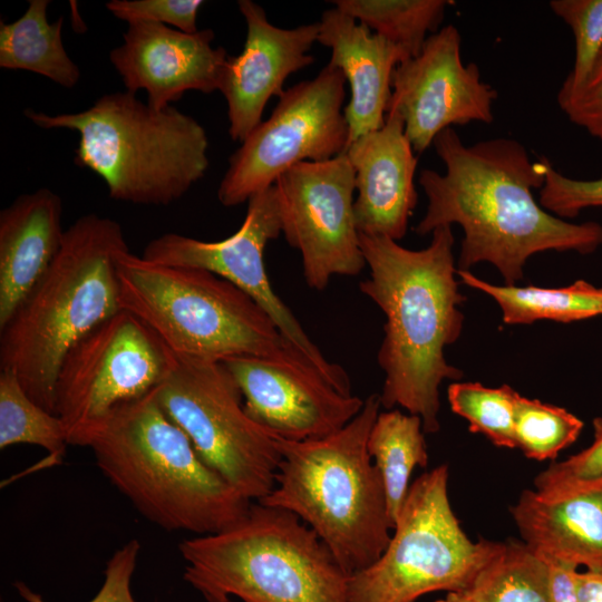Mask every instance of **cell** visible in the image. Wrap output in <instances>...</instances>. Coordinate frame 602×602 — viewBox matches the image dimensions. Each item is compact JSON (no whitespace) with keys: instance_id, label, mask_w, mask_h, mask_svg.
I'll return each instance as SVG.
<instances>
[{"instance_id":"30","label":"cell","mask_w":602,"mask_h":602,"mask_svg":"<svg viewBox=\"0 0 602 602\" xmlns=\"http://www.w3.org/2000/svg\"><path fill=\"white\" fill-rule=\"evenodd\" d=\"M583 421L564 408L518 396L515 414L516 448L531 459H554L576 441Z\"/></svg>"},{"instance_id":"20","label":"cell","mask_w":602,"mask_h":602,"mask_svg":"<svg viewBox=\"0 0 602 602\" xmlns=\"http://www.w3.org/2000/svg\"><path fill=\"white\" fill-rule=\"evenodd\" d=\"M355 171L353 211L359 233L401 240L418 202V158L405 134L402 118L388 111L383 126L347 147Z\"/></svg>"},{"instance_id":"15","label":"cell","mask_w":602,"mask_h":602,"mask_svg":"<svg viewBox=\"0 0 602 602\" xmlns=\"http://www.w3.org/2000/svg\"><path fill=\"white\" fill-rule=\"evenodd\" d=\"M496 98L478 66L463 62L459 30L446 25L427 38L417 56L395 68L387 113L402 118L415 153H423L453 125L491 124Z\"/></svg>"},{"instance_id":"12","label":"cell","mask_w":602,"mask_h":602,"mask_svg":"<svg viewBox=\"0 0 602 602\" xmlns=\"http://www.w3.org/2000/svg\"><path fill=\"white\" fill-rule=\"evenodd\" d=\"M346 84L341 70L327 64L312 79L285 89L270 117L229 158L217 188L220 203L243 204L294 165L346 153Z\"/></svg>"},{"instance_id":"17","label":"cell","mask_w":602,"mask_h":602,"mask_svg":"<svg viewBox=\"0 0 602 602\" xmlns=\"http://www.w3.org/2000/svg\"><path fill=\"white\" fill-rule=\"evenodd\" d=\"M214 31L187 33L151 22L129 23L123 43L109 52V60L126 90L147 93V104L162 110L186 91L212 94L220 90L230 55L214 47Z\"/></svg>"},{"instance_id":"31","label":"cell","mask_w":602,"mask_h":602,"mask_svg":"<svg viewBox=\"0 0 602 602\" xmlns=\"http://www.w3.org/2000/svg\"><path fill=\"white\" fill-rule=\"evenodd\" d=\"M551 10L574 36V62L559 91L579 89L589 78L602 51V0H552Z\"/></svg>"},{"instance_id":"9","label":"cell","mask_w":602,"mask_h":602,"mask_svg":"<svg viewBox=\"0 0 602 602\" xmlns=\"http://www.w3.org/2000/svg\"><path fill=\"white\" fill-rule=\"evenodd\" d=\"M448 465L409 487L381 556L349 579L350 602H415L438 591L466 592L503 542H473L448 496Z\"/></svg>"},{"instance_id":"3","label":"cell","mask_w":602,"mask_h":602,"mask_svg":"<svg viewBox=\"0 0 602 602\" xmlns=\"http://www.w3.org/2000/svg\"><path fill=\"white\" fill-rule=\"evenodd\" d=\"M126 250L117 221L95 213L79 217L65 231L49 269L0 327V369L13 371L31 399L52 414L66 355L122 309L117 258Z\"/></svg>"},{"instance_id":"36","label":"cell","mask_w":602,"mask_h":602,"mask_svg":"<svg viewBox=\"0 0 602 602\" xmlns=\"http://www.w3.org/2000/svg\"><path fill=\"white\" fill-rule=\"evenodd\" d=\"M594 439L585 449L561 463H552L543 475L551 477L591 478L602 475V417L593 419Z\"/></svg>"},{"instance_id":"33","label":"cell","mask_w":602,"mask_h":602,"mask_svg":"<svg viewBox=\"0 0 602 602\" xmlns=\"http://www.w3.org/2000/svg\"><path fill=\"white\" fill-rule=\"evenodd\" d=\"M202 0H111L107 10L127 25L151 22L165 25L177 30L194 33Z\"/></svg>"},{"instance_id":"25","label":"cell","mask_w":602,"mask_h":602,"mask_svg":"<svg viewBox=\"0 0 602 602\" xmlns=\"http://www.w3.org/2000/svg\"><path fill=\"white\" fill-rule=\"evenodd\" d=\"M367 447L382 478L388 514L395 527L414 469L428 464L421 418L398 409L379 412Z\"/></svg>"},{"instance_id":"14","label":"cell","mask_w":602,"mask_h":602,"mask_svg":"<svg viewBox=\"0 0 602 602\" xmlns=\"http://www.w3.org/2000/svg\"><path fill=\"white\" fill-rule=\"evenodd\" d=\"M274 185L281 233L300 252L307 284L322 291L334 275H358L366 261L353 211L355 171L347 154L299 163Z\"/></svg>"},{"instance_id":"16","label":"cell","mask_w":602,"mask_h":602,"mask_svg":"<svg viewBox=\"0 0 602 602\" xmlns=\"http://www.w3.org/2000/svg\"><path fill=\"white\" fill-rule=\"evenodd\" d=\"M234 378L249 417L275 437L324 438L349 424L365 400L336 389L315 369L258 356L221 361Z\"/></svg>"},{"instance_id":"34","label":"cell","mask_w":602,"mask_h":602,"mask_svg":"<svg viewBox=\"0 0 602 602\" xmlns=\"http://www.w3.org/2000/svg\"><path fill=\"white\" fill-rule=\"evenodd\" d=\"M140 543L133 538L114 552L104 571V582L89 602H136L132 592V577L137 565ZM19 595L27 602H47L26 583L14 582Z\"/></svg>"},{"instance_id":"4","label":"cell","mask_w":602,"mask_h":602,"mask_svg":"<svg viewBox=\"0 0 602 602\" xmlns=\"http://www.w3.org/2000/svg\"><path fill=\"white\" fill-rule=\"evenodd\" d=\"M82 447L134 508L166 531L215 534L240 522L253 503L201 459L154 390L115 409Z\"/></svg>"},{"instance_id":"21","label":"cell","mask_w":602,"mask_h":602,"mask_svg":"<svg viewBox=\"0 0 602 602\" xmlns=\"http://www.w3.org/2000/svg\"><path fill=\"white\" fill-rule=\"evenodd\" d=\"M318 22V42L331 51L328 64L341 70L350 88L343 110L349 146L383 126L394 70L408 57L397 45L336 7L323 11Z\"/></svg>"},{"instance_id":"32","label":"cell","mask_w":602,"mask_h":602,"mask_svg":"<svg viewBox=\"0 0 602 602\" xmlns=\"http://www.w3.org/2000/svg\"><path fill=\"white\" fill-rule=\"evenodd\" d=\"M538 203L563 220L576 217L583 210L602 208V175L596 179H575L557 172L551 164L540 190Z\"/></svg>"},{"instance_id":"23","label":"cell","mask_w":602,"mask_h":602,"mask_svg":"<svg viewBox=\"0 0 602 602\" xmlns=\"http://www.w3.org/2000/svg\"><path fill=\"white\" fill-rule=\"evenodd\" d=\"M49 3V0H30L20 18L1 21L0 67L31 71L72 88L80 79V70L62 43L64 18L54 22L47 19Z\"/></svg>"},{"instance_id":"18","label":"cell","mask_w":602,"mask_h":602,"mask_svg":"<svg viewBox=\"0 0 602 602\" xmlns=\"http://www.w3.org/2000/svg\"><path fill=\"white\" fill-rule=\"evenodd\" d=\"M237 7L246 26L245 42L240 55L229 56L220 91L226 100L229 135L242 143L262 122L268 101L284 93L288 77L313 64L309 52L318 42L319 22L280 28L260 4L239 0Z\"/></svg>"},{"instance_id":"5","label":"cell","mask_w":602,"mask_h":602,"mask_svg":"<svg viewBox=\"0 0 602 602\" xmlns=\"http://www.w3.org/2000/svg\"><path fill=\"white\" fill-rule=\"evenodd\" d=\"M378 394L343 428L320 439L272 436L280 454L273 489L260 502L297 515L351 576L386 550L394 525L382 478L368 452Z\"/></svg>"},{"instance_id":"2","label":"cell","mask_w":602,"mask_h":602,"mask_svg":"<svg viewBox=\"0 0 602 602\" xmlns=\"http://www.w3.org/2000/svg\"><path fill=\"white\" fill-rule=\"evenodd\" d=\"M429 245L409 250L397 241L360 233L369 278L360 291L386 315L377 360L385 372L380 405L399 406L421 418L425 434L440 428L439 387L458 381L463 371L449 365L445 348L457 341L466 300L455 279L450 225L433 231Z\"/></svg>"},{"instance_id":"10","label":"cell","mask_w":602,"mask_h":602,"mask_svg":"<svg viewBox=\"0 0 602 602\" xmlns=\"http://www.w3.org/2000/svg\"><path fill=\"white\" fill-rule=\"evenodd\" d=\"M154 392L201 459L245 498L260 502L273 489L280 462L274 439L249 417L221 361L175 355Z\"/></svg>"},{"instance_id":"28","label":"cell","mask_w":602,"mask_h":602,"mask_svg":"<svg viewBox=\"0 0 602 602\" xmlns=\"http://www.w3.org/2000/svg\"><path fill=\"white\" fill-rule=\"evenodd\" d=\"M18 444L42 447L54 464L69 446L61 418L32 400L13 371L0 369V449Z\"/></svg>"},{"instance_id":"8","label":"cell","mask_w":602,"mask_h":602,"mask_svg":"<svg viewBox=\"0 0 602 602\" xmlns=\"http://www.w3.org/2000/svg\"><path fill=\"white\" fill-rule=\"evenodd\" d=\"M117 275L120 308L175 355L215 361L258 356L315 369L246 293L212 272L153 263L126 250Z\"/></svg>"},{"instance_id":"35","label":"cell","mask_w":602,"mask_h":602,"mask_svg":"<svg viewBox=\"0 0 602 602\" xmlns=\"http://www.w3.org/2000/svg\"><path fill=\"white\" fill-rule=\"evenodd\" d=\"M557 104L571 123L602 142V51L586 81L574 91H559Z\"/></svg>"},{"instance_id":"7","label":"cell","mask_w":602,"mask_h":602,"mask_svg":"<svg viewBox=\"0 0 602 602\" xmlns=\"http://www.w3.org/2000/svg\"><path fill=\"white\" fill-rule=\"evenodd\" d=\"M207 602H350V575L297 515L253 502L233 526L178 545Z\"/></svg>"},{"instance_id":"38","label":"cell","mask_w":602,"mask_h":602,"mask_svg":"<svg viewBox=\"0 0 602 602\" xmlns=\"http://www.w3.org/2000/svg\"><path fill=\"white\" fill-rule=\"evenodd\" d=\"M577 602H602V571H588L575 574Z\"/></svg>"},{"instance_id":"22","label":"cell","mask_w":602,"mask_h":602,"mask_svg":"<svg viewBox=\"0 0 602 602\" xmlns=\"http://www.w3.org/2000/svg\"><path fill=\"white\" fill-rule=\"evenodd\" d=\"M62 202L49 188L18 196L0 212V327L61 249Z\"/></svg>"},{"instance_id":"11","label":"cell","mask_w":602,"mask_h":602,"mask_svg":"<svg viewBox=\"0 0 602 602\" xmlns=\"http://www.w3.org/2000/svg\"><path fill=\"white\" fill-rule=\"evenodd\" d=\"M174 352L135 314L120 309L66 355L56 385V415L69 446L118 407L154 390L167 376Z\"/></svg>"},{"instance_id":"6","label":"cell","mask_w":602,"mask_h":602,"mask_svg":"<svg viewBox=\"0 0 602 602\" xmlns=\"http://www.w3.org/2000/svg\"><path fill=\"white\" fill-rule=\"evenodd\" d=\"M23 114L40 128L77 132L75 164L96 173L116 201L171 204L210 165L207 135L195 118L173 105L156 110L127 90L105 94L78 113Z\"/></svg>"},{"instance_id":"37","label":"cell","mask_w":602,"mask_h":602,"mask_svg":"<svg viewBox=\"0 0 602 602\" xmlns=\"http://www.w3.org/2000/svg\"><path fill=\"white\" fill-rule=\"evenodd\" d=\"M542 559L548 569L552 602H577L575 593L577 569L545 557Z\"/></svg>"},{"instance_id":"39","label":"cell","mask_w":602,"mask_h":602,"mask_svg":"<svg viewBox=\"0 0 602 602\" xmlns=\"http://www.w3.org/2000/svg\"><path fill=\"white\" fill-rule=\"evenodd\" d=\"M435 602H474L465 592H448L445 598Z\"/></svg>"},{"instance_id":"24","label":"cell","mask_w":602,"mask_h":602,"mask_svg":"<svg viewBox=\"0 0 602 602\" xmlns=\"http://www.w3.org/2000/svg\"><path fill=\"white\" fill-rule=\"evenodd\" d=\"M460 282L492 297L507 324H531L538 320L574 322L602 315V289L577 280L563 288L495 285L469 271L457 270Z\"/></svg>"},{"instance_id":"19","label":"cell","mask_w":602,"mask_h":602,"mask_svg":"<svg viewBox=\"0 0 602 602\" xmlns=\"http://www.w3.org/2000/svg\"><path fill=\"white\" fill-rule=\"evenodd\" d=\"M511 513L523 543L537 555L602 571V475L551 477L540 473Z\"/></svg>"},{"instance_id":"13","label":"cell","mask_w":602,"mask_h":602,"mask_svg":"<svg viewBox=\"0 0 602 602\" xmlns=\"http://www.w3.org/2000/svg\"><path fill=\"white\" fill-rule=\"evenodd\" d=\"M281 233L275 185L253 195L240 229L224 240L206 242L177 233L149 241L142 254L146 261L206 270L246 293L273 321L283 338L334 388L351 395L347 371L329 361L309 338L295 315L273 291L264 263L269 241Z\"/></svg>"},{"instance_id":"1","label":"cell","mask_w":602,"mask_h":602,"mask_svg":"<svg viewBox=\"0 0 602 602\" xmlns=\"http://www.w3.org/2000/svg\"><path fill=\"white\" fill-rule=\"evenodd\" d=\"M433 146L445 173L420 172L418 182L428 205L415 232L425 235L458 224L464 232L458 270L488 262L506 284L514 285L536 253L585 255L602 245L600 223H572L535 200L533 190H541L551 164L545 156L533 162L525 146L508 137L466 145L453 127L439 133Z\"/></svg>"},{"instance_id":"26","label":"cell","mask_w":602,"mask_h":602,"mask_svg":"<svg viewBox=\"0 0 602 602\" xmlns=\"http://www.w3.org/2000/svg\"><path fill=\"white\" fill-rule=\"evenodd\" d=\"M336 8L394 42L408 58L417 56L438 31L447 0H336Z\"/></svg>"},{"instance_id":"40","label":"cell","mask_w":602,"mask_h":602,"mask_svg":"<svg viewBox=\"0 0 602 602\" xmlns=\"http://www.w3.org/2000/svg\"><path fill=\"white\" fill-rule=\"evenodd\" d=\"M225 602H235V601H233V600L231 599V600H227V601H225Z\"/></svg>"},{"instance_id":"27","label":"cell","mask_w":602,"mask_h":602,"mask_svg":"<svg viewBox=\"0 0 602 602\" xmlns=\"http://www.w3.org/2000/svg\"><path fill=\"white\" fill-rule=\"evenodd\" d=\"M465 593L474 602H552L545 561L515 541L502 544Z\"/></svg>"},{"instance_id":"29","label":"cell","mask_w":602,"mask_h":602,"mask_svg":"<svg viewBox=\"0 0 602 602\" xmlns=\"http://www.w3.org/2000/svg\"><path fill=\"white\" fill-rule=\"evenodd\" d=\"M520 394L504 385L455 381L447 397L453 412L468 421L470 433L484 435L493 445L516 448L515 414Z\"/></svg>"}]
</instances>
